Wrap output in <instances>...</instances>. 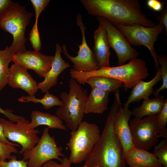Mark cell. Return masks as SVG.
Masks as SVG:
<instances>
[{
	"label": "cell",
	"instance_id": "cell-26",
	"mask_svg": "<svg viewBox=\"0 0 167 167\" xmlns=\"http://www.w3.org/2000/svg\"><path fill=\"white\" fill-rule=\"evenodd\" d=\"M157 115V130L159 137L167 139V99L165 100L163 106Z\"/></svg>",
	"mask_w": 167,
	"mask_h": 167
},
{
	"label": "cell",
	"instance_id": "cell-3",
	"mask_svg": "<svg viewBox=\"0 0 167 167\" xmlns=\"http://www.w3.org/2000/svg\"><path fill=\"white\" fill-rule=\"evenodd\" d=\"M70 75L71 78L80 84H84L88 78L92 76L113 78L122 82L123 87L126 91L132 88L140 80L146 79L149 74L145 62L136 58L125 64L117 66L103 67L92 71L84 72L71 69Z\"/></svg>",
	"mask_w": 167,
	"mask_h": 167
},
{
	"label": "cell",
	"instance_id": "cell-24",
	"mask_svg": "<svg viewBox=\"0 0 167 167\" xmlns=\"http://www.w3.org/2000/svg\"><path fill=\"white\" fill-rule=\"evenodd\" d=\"M18 101L22 102H33L34 103H40L42 105L45 109H48L55 106L62 107L64 105L62 101L60 100L57 96L46 91L44 96L41 99L36 98L35 96H22L19 98Z\"/></svg>",
	"mask_w": 167,
	"mask_h": 167
},
{
	"label": "cell",
	"instance_id": "cell-25",
	"mask_svg": "<svg viewBox=\"0 0 167 167\" xmlns=\"http://www.w3.org/2000/svg\"><path fill=\"white\" fill-rule=\"evenodd\" d=\"M9 47L0 50V92L8 84L10 63L12 61V55Z\"/></svg>",
	"mask_w": 167,
	"mask_h": 167
},
{
	"label": "cell",
	"instance_id": "cell-8",
	"mask_svg": "<svg viewBox=\"0 0 167 167\" xmlns=\"http://www.w3.org/2000/svg\"><path fill=\"white\" fill-rule=\"evenodd\" d=\"M126 37L131 45L135 46L143 45L149 50L154 59L155 67H159L157 55L154 49V44L159 35L163 32L165 28L159 24L152 27H147L139 24L126 26L115 25Z\"/></svg>",
	"mask_w": 167,
	"mask_h": 167
},
{
	"label": "cell",
	"instance_id": "cell-32",
	"mask_svg": "<svg viewBox=\"0 0 167 167\" xmlns=\"http://www.w3.org/2000/svg\"><path fill=\"white\" fill-rule=\"evenodd\" d=\"M59 164L53 160H49L44 163L41 167H71L72 163L69 158L64 157Z\"/></svg>",
	"mask_w": 167,
	"mask_h": 167
},
{
	"label": "cell",
	"instance_id": "cell-27",
	"mask_svg": "<svg viewBox=\"0 0 167 167\" xmlns=\"http://www.w3.org/2000/svg\"><path fill=\"white\" fill-rule=\"evenodd\" d=\"M157 59L159 65L161 66L162 84L160 87L153 92V94L155 97L159 96L160 92L161 91L167 88V56L164 54H161L158 55Z\"/></svg>",
	"mask_w": 167,
	"mask_h": 167
},
{
	"label": "cell",
	"instance_id": "cell-6",
	"mask_svg": "<svg viewBox=\"0 0 167 167\" xmlns=\"http://www.w3.org/2000/svg\"><path fill=\"white\" fill-rule=\"evenodd\" d=\"M100 131L96 124L82 121L77 129L72 131L67 146L70 152L69 159L72 163L84 161L100 137Z\"/></svg>",
	"mask_w": 167,
	"mask_h": 167
},
{
	"label": "cell",
	"instance_id": "cell-1",
	"mask_svg": "<svg viewBox=\"0 0 167 167\" xmlns=\"http://www.w3.org/2000/svg\"><path fill=\"white\" fill-rule=\"evenodd\" d=\"M122 106L120 98L115 97L100 138L81 167H125L123 148L114 128L115 116Z\"/></svg>",
	"mask_w": 167,
	"mask_h": 167
},
{
	"label": "cell",
	"instance_id": "cell-13",
	"mask_svg": "<svg viewBox=\"0 0 167 167\" xmlns=\"http://www.w3.org/2000/svg\"><path fill=\"white\" fill-rule=\"evenodd\" d=\"M54 56L44 55L39 51L26 50L13 54L12 61L27 70H33L39 76L43 77L50 69Z\"/></svg>",
	"mask_w": 167,
	"mask_h": 167
},
{
	"label": "cell",
	"instance_id": "cell-10",
	"mask_svg": "<svg viewBox=\"0 0 167 167\" xmlns=\"http://www.w3.org/2000/svg\"><path fill=\"white\" fill-rule=\"evenodd\" d=\"M157 115L143 119L135 117L129 122L132 142L135 148L148 151L159 141L157 130Z\"/></svg>",
	"mask_w": 167,
	"mask_h": 167
},
{
	"label": "cell",
	"instance_id": "cell-36",
	"mask_svg": "<svg viewBox=\"0 0 167 167\" xmlns=\"http://www.w3.org/2000/svg\"><path fill=\"white\" fill-rule=\"evenodd\" d=\"M11 0H0V15L13 3Z\"/></svg>",
	"mask_w": 167,
	"mask_h": 167
},
{
	"label": "cell",
	"instance_id": "cell-5",
	"mask_svg": "<svg viewBox=\"0 0 167 167\" xmlns=\"http://www.w3.org/2000/svg\"><path fill=\"white\" fill-rule=\"evenodd\" d=\"M32 13L18 2L12 5L0 15V28L12 36L13 42L9 46L13 54L24 51L27 38L25 33Z\"/></svg>",
	"mask_w": 167,
	"mask_h": 167
},
{
	"label": "cell",
	"instance_id": "cell-22",
	"mask_svg": "<svg viewBox=\"0 0 167 167\" xmlns=\"http://www.w3.org/2000/svg\"><path fill=\"white\" fill-rule=\"evenodd\" d=\"M165 100L163 96L159 95L154 98L144 100L140 106L133 108L131 114L140 118L146 116L157 115L162 109Z\"/></svg>",
	"mask_w": 167,
	"mask_h": 167
},
{
	"label": "cell",
	"instance_id": "cell-31",
	"mask_svg": "<svg viewBox=\"0 0 167 167\" xmlns=\"http://www.w3.org/2000/svg\"><path fill=\"white\" fill-rule=\"evenodd\" d=\"M0 167H28V161L18 160L15 156L12 155L9 161H0Z\"/></svg>",
	"mask_w": 167,
	"mask_h": 167
},
{
	"label": "cell",
	"instance_id": "cell-38",
	"mask_svg": "<svg viewBox=\"0 0 167 167\" xmlns=\"http://www.w3.org/2000/svg\"><path fill=\"white\" fill-rule=\"evenodd\" d=\"M129 167H142L129 166Z\"/></svg>",
	"mask_w": 167,
	"mask_h": 167
},
{
	"label": "cell",
	"instance_id": "cell-9",
	"mask_svg": "<svg viewBox=\"0 0 167 167\" xmlns=\"http://www.w3.org/2000/svg\"><path fill=\"white\" fill-rule=\"evenodd\" d=\"M16 123L4 118H0V123L3 126L4 134L10 141L19 144L22 148L19 154L32 148L39 142L40 138L37 129H31L28 127L30 122L22 116H19Z\"/></svg>",
	"mask_w": 167,
	"mask_h": 167
},
{
	"label": "cell",
	"instance_id": "cell-23",
	"mask_svg": "<svg viewBox=\"0 0 167 167\" xmlns=\"http://www.w3.org/2000/svg\"><path fill=\"white\" fill-rule=\"evenodd\" d=\"M92 88H95L110 93H115L123 84L121 81L116 79L104 76H94L88 78L85 81Z\"/></svg>",
	"mask_w": 167,
	"mask_h": 167
},
{
	"label": "cell",
	"instance_id": "cell-14",
	"mask_svg": "<svg viewBox=\"0 0 167 167\" xmlns=\"http://www.w3.org/2000/svg\"><path fill=\"white\" fill-rule=\"evenodd\" d=\"M8 84L13 88L21 89L30 96H34L38 89L37 83L27 70L15 64L9 68Z\"/></svg>",
	"mask_w": 167,
	"mask_h": 167
},
{
	"label": "cell",
	"instance_id": "cell-33",
	"mask_svg": "<svg viewBox=\"0 0 167 167\" xmlns=\"http://www.w3.org/2000/svg\"><path fill=\"white\" fill-rule=\"evenodd\" d=\"M165 3L158 0H148L147 5L148 7L156 12L161 11Z\"/></svg>",
	"mask_w": 167,
	"mask_h": 167
},
{
	"label": "cell",
	"instance_id": "cell-21",
	"mask_svg": "<svg viewBox=\"0 0 167 167\" xmlns=\"http://www.w3.org/2000/svg\"><path fill=\"white\" fill-rule=\"evenodd\" d=\"M31 121L29 128L34 129L40 125H45L49 129H57L66 131L67 128L63 122L57 115L39 110L32 111L31 114Z\"/></svg>",
	"mask_w": 167,
	"mask_h": 167
},
{
	"label": "cell",
	"instance_id": "cell-7",
	"mask_svg": "<svg viewBox=\"0 0 167 167\" xmlns=\"http://www.w3.org/2000/svg\"><path fill=\"white\" fill-rule=\"evenodd\" d=\"M49 129L45 127L37 143L23 153L22 160L28 161V167H41L49 160L55 159L61 161L60 157H65L62 152V148L58 146L54 137L49 134Z\"/></svg>",
	"mask_w": 167,
	"mask_h": 167
},
{
	"label": "cell",
	"instance_id": "cell-4",
	"mask_svg": "<svg viewBox=\"0 0 167 167\" xmlns=\"http://www.w3.org/2000/svg\"><path fill=\"white\" fill-rule=\"evenodd\" d=\"M68 93L62 92L60 97L64 105L57 109L56 115L65 121L67 128L75 131L82 122L88 92L74 79L69 81Z\"/></svg>",
	"mask_w": 167,
	"mask_h": 167
},
{
	"label": "cell",
	"instance_id": "cell-11",
	"mask_svg": "<svg viewBox=\"0 0 167 167\" xmlns=\"http://www.w3.org/2000/svg\"><path fill=\"white\" fill-rule=\"evenodd\" d=\"M96 17L99 23L103 26L106 30L109 45L117 54L119 66L138 56L139 53L131 46L125 36L115 26L103 17Z\"/></svg>",
	"mask_w": 167,
	"mask_h": 167
},
{
	"label": "cell",
	"instance_id": "cell-34",
	"mask_svg": "<svg viewBox=\"0 0 167 167\" xmlns=\"http://www.w3.org/2000/svg\"><path fill=\"white\" fill-rule=\"evenodd\" d=\"M159 24L163 26L166 30L167 36V7L161 12L160 15L157 16Z\"/></svg>",
	"mask_w": 167,
	"mask_h": 167
},
{
	"label": "cell",
	"instance_id": "cell-12",
	"mask_svg": "<svg viewBox=\"0 0 167 167\" xmlns=\"http://www.w3.org/2000/svg\"><path fill=\"white\" fill-rule=\"evenodd\" d=\"M76 20V24L80 28L82 36V42L79 45L77 55L75 57L71 56L68 53L65 44L62 46V51L73 64V68L75 70L84 72L96 70L98 69L97 63L93 51L89 47L87 42L85 35L86 28L83 23L81 14H77Z\"/></svg>",
	"mask_w": 167,
	"mask_h": 167
},
{
	"label": "cell",
	"instance_id": "cell-30",
	"mask_svg": "<svg viewBox=\"0 0 167 167\" xmlns=\"http://www.w3.org/2000/svg\"><path fill=\"white\" fill-rule=\"evenodd\" d=\"M29 39L34 50L39 51L41 48V43L37 22H35L32 28L29 35Z\"/></svg>",
	"mask_w": 167,
	"mask_h": 167
},
{
	"label": "cell",
	"instance_id": "cell-35",
	"mask_svg": "<svg viewBox=\"0 0 167 167\" xmlns=\"http://www.w3.org/2000/svg\"><path fill=\"white\" fill-rule=\"evenodd\" d=\"M0 113L4 115L9 120L13 122H16L19 116L12 113V111L10 109H3L0 107Z\"/></svg>",
	"mask_w": 167,
	"mask_h": 167
},
{
	"label": "cell",
	"instance_id": "cell-37",
	"mask_svg": "<svg viewBox=\"0 0 167 167\" xmlns=\"http://www.w3.org/2000/svg\"><path fill=\"white\" fill-rule=\"evenodd\" d=\"M0 141L3 143L13 145L15 147H20L18 144L12 143L5 136L4 134L2 125L0 123Z\"/></svg>",
	"mask_w": 167,
	"mask_h": 167
},
{
	"label": "cell",
	"instance_id": "cell-17",
	"mask_svg": "<svg viewBox=\"0 0 167 167\" xmlns=\"http://www.w3.org/2000/svg\"><path fill=\"white\" fill-rule=\"evenodd\" d=\"M93 38L94 45L93 51L97 63L98 69L110 66V47L106 30L100 23L94 31Z\"/></svg>",
	"mask_w": 167,
	"mask_h": 167
},
{
	"label": "cell",
	"instance_id": "cell-20",
	"mask_svg": "<svg viewBox=\"0 0 167 167\" xmlns=\"http://www.w3.org/2000/svg\"><path fill=\"white\" fill-rule=\"evenodd\" d=\"M109 93L96 88H92L86 100L84 114L103 113L108 109Z\"/></svg>",
	"mask_w": 167,
	"mask_h": 167
},
{
	"label": "cell",
	"instance_id": "cell-29",
	"mask_svg": "<svg viewBox=\"0 0 167 167\" xmlns=\"http://www.w3.org/2000/svg\"><path fill=\"white\" fill-rule=\"evenodd\" d=\"M19 153L15 147L11 144L3 143L0 141V161L10 160L12 153Z\"/></svg>",
	"mask_w": 167,
	"mask_h": 167
},
{
	"label": "cell",
	"instance_id": "cell-28",
	"mask_svg": "<svg viewBox=\"0 0 167 167\" xmlns=\"http://www.w3.org/2000/svg\"><path fill=\"white\" fill-rule=\"evenodd\" d=\"M154 153L164 167H167V139H165L154 146Z\"/></svg>",
	"mask_w": 167,
	"mask_h": 167
},
{
	"label": "cell",
	"instance_id": "cell-16",
	"mask_svg": "<svg viewBox=\"0 0 167 167\" xmlns=\"http://www.w3.org/2000/svg\"><path fill=\"white\" fill-rule=\"evenodd\" d=\"M62 48L59 44H57L56 51L50 70L44 75V80L37 83L38 89L43 92L55 86L58 82V77L65 69L70 67L71 65L64 60L61 53Z\"/></svg>",
	"mask_w": 167,
	"mask_h": 167
},
{
	"label": "cell",
	"instance_id": "cell-19",
	"mask_svg": "<svg viewBox=\"0 0 167 167\" xmlns=\"http://www.w3.org/2000/svg\"><path fill=\"white\" fill-rule=\"evenodd\" d=\"M161 79L159 67L157 69L155 76L152 80L148 82L140 80L132 88L127 101L123 104V107L128 108L129 105L133 102L149 98V96L153 93V87Z\"/></svg>",
	"mask_w": 167,
	"mask_h": 167
},
{
	"label": "cell",
	"instance_id": "cell-18",
	"mask_svg": "<svg viewBox=\"0 0 167 167\" xmlns=\"http://www.w3.org/2000/svg\"><path fill=\"white\" fill-rule=\"evenodd\" d=\"M126 163L132 166L163 167L154 153L134 148L124 152Z\"/></svg>",
	"mask_w": 167,
	"mask_h": 167
},
{
	"label": "cell",
	"instance_id": "cell-2",
	"mask_svg": "<svg viewBox=\"0 0 167 167\" xmlns=\"http://www.w3.org/2000/svg\"><path fill=\"white\" fill-rule=\"evenodd\" d=\"M88 13L103 17L114 25L156 24L142 12L138 0H80Z\"/></svg>",
	"mask_w": 167,
	"mask_h": 167
},
{
	"label": "cell",
	"instance_id": "cell-15",
	"mask_svg": "<svg viewBox=\"0 0 167 167\" xmlns=\"http://www.w3.org/2000/svg\"><path fill=\"white\" fill-rule=\"evenodd\" d=\"M131 115V111L128 108L122 106L118 112L114 121V131L122 145L124 152L135 148L129 126Z\"/></svg>",
	"mask_w": 167,
	"mask_h": 167
}]
</instances>
